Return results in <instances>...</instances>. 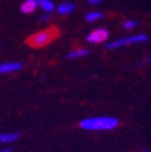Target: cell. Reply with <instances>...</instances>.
<instances>
[{
	"label": "cell",
	"mask_w": 151,
	"mask_h": 152,
	"mask_svg": "<svg viewBox=\"0 0 151 152\" xmlns=\"http://www.w3.org/2000/svg\"><path fill=\"white\" fill-rule=\"evenodd\" d=\"M56 35H57L56 28L42 30V31L35 33V34H33L32 37L29 38V44H30V46H33V48H42V46L49 44Z\"/></svg>",
	"instance_id": "obj_3"
},
{
	"label": "cell",
	"mask_w": 151,
	"mask_h": 152,
	"mask_svg": "<svg viewBox=\"0 0 151 152\" xmlns=\"http://www.w3.org/2000/svg\"><path fill=\"white\" fill-rule=\"evenodd\" d=\"M49 19H50V12H44L40 16V20H42V22H44V20H49Z\"/></svg>",
	"instance_id": "obj_14"
},
{
	"label": "cell",
	"mask_w": 151,
	"mask_h": 152,
	"mask_svg": "<svg viewBox=\"0 0 151 152\" xmlns=\"http://www.w3.org/2000/svg\"><path fill=\"white\" fill-rule=\"evenodd\" d=\"M147 39H148V35L147 34L127 35V37H121V38H119V39H114V41L106 44V49H109V50H114V49H119V48L144 44V42H147Z\"/></svg>",
	"instance_id": "obj_2"
},
{
	"label": "cell",
	"mask_w": 151,
	"mask_h": 152,
	"mask_svg": "<svg viewBox=\"0 0 151 152\" xmlns=\"http://www.w3.org/2000/svg\"><path fill=\"white\" fill-rule=\"evenodd\" d=\"M0 50H1V44H0Z\"/></svg>",
	"instance_id": "obj_16"
},
{
	"label": "cell",
	"mask_w": 151,
	"mask_h": 152,
	"mask_svg": "<svg viewBox=\"0 0 151 152\" xmlns=\"http://www.w3.org/2000/svg\"><path fill=\"white\" fill-rule=\"evenodd\" d=\"M119 120L116 117L110 115H99V117H87L83 118L79 122V126L83 130H91V132H98V130H113L119 126Z\"/></svg>",
	"instance_id": "obj_1"
},
{
	"label": "cell",
	"mask_w": 151,
	"mask_h": 152,
	"mask_svg": "<svg viewBox=\"0 0 151 152\" xmlns=\"http://www.w3.org/2000/svg\"><path fill=\"white\" fill-rule=\"evenodd\" d=\"M22 68L23 64L21 61H4V63H0V75L19 72Z\"/></svg>",
	"instance_id": "obj_5"
},
{
	"label": "cell",
	"mask_w": 151,
	"mask_h": 152,
	"mask_svg": "<svg viewBox=\"0 0 151 152\" xmlns=\"http://www.w3.org/2000/svg\"><path fill=\"white\" fill-rule=\"evenodd\" d=\"M0 152H13V149L10 148V147H6V148H1Z\"/></svg>",
	"instance_id": "obj_15"
},
{
	"label": "cell",
	"mask_w": 151,
	"mask_h": 152,
	"mask_svg": "<svg viewBox=\"0 0 151 152\" xmlns=\"http://www.w3.org/2000/svg\"><path fill=\"white\" fill-rule=\"evenodd\" d=\"M143 152H151V151H143Z\"/></svg>",
	"instance_id": "obj_17"
},
{
	"label": "cell",
	"mask_w": 151,
	"mask_h": 152,
	"mask_svg": "<svg viewBox=\"0 0 151 152\" xmlns=\"http://www.w3.org/2000/svg\"><path fill=\"white\" fill-rule=\"evenodd\" d=\"M37 8V3H35V0H25L22 4H21V11L23 14H33Z\"/></svg>",
	"instance_id": "obj_9"
},
{
	"label": "cell",
	"mask_w": 151,
	"mask_h": 152,
	"mask_svg": "<svg viewBox=\"0 0 151 152\" xmlns=\"http://www.w3.org/2000/svg\"><path fill=\"white\" fill-rule=\"evenodd\" d=\"M91 53L90 49H86V48H78V49H74L67 54V58L68 60H79V58H83V57H87L88 54Z\"/></svg>",
	"instance_id": "obj_6"
},
{
	"label": "cell",
	"mask_w": 151,
	"mask_h": 152,
	"mask_svg": "<svg viewBox=\"0 0 151 152\" xmlns=\"http://www.w3.org/2000/svg\"><path fill=\"white\" fill-rule=\"evenodd\" d=\"M56 10L60 15H69L71 12L75 11V4L71 3V1H63V3H60L57 6Z\"/></svg>",
	"instance_id": "obj_8"
},
{
	"label": "cell",
	"mask_w": 151,
	"mask_h": 152,
	"mask_svg": "<svg viewBox=\"0 0 151 152\" xmlns=\"http://www.w3.org/2000/svg\"><path fill=\"white\" fill-rule=\"evenodd\" d=\"M139 22L138 20H135V19H125V20H123V23H121V27L124 28V30H133L135 27H138Z\"/></svg>",
	"instance_id": "obj_12"
},
{
	"label": "cell",
	"mask_w": 151,
	"mask_h": 152,
	"mask_svg": "<svg viewBox=\"0 0 151 152\" xmlns=\"http://www.w3.org/2000/svg\"><path fill=\"white\" fill-rule=\"evenodd\" d=\"M109 35H110V33L106 27H97L88 33L87 37H86V41L93 45H99V44L106 42L109 39Z\"/></svg>",
	"instance_id": "obj_4"
},
{
	"label": "cell",
	"mask_w": 151,
	"mask_h": 152,
	"mask_svg": "<svg viewBox=\"0 0 151 152\" xmlns=\"http://www.w3.org/2000/svg\"><path fill=\"white\" fill-rule=\"evenodd\" d=\"M104 12H101V11H90V12L86 14V20L90 23H94L101 20V19H104Z\"/></svg>",
	"instance_id": "obj_11"
},
{
	"label": "cell",
	"mask_w": 151,
	"mask_h": 152,
	"mask_svg": "<svg viewBox=\"0 0 151 152\" xmlns=\"http://www.w3.org/2000/svg\"><path fill=\"white\" fill-rule=\"evenodd\" d=\"M105 0H87V3L90 4V6H99L101 3H104Z\"/></svg>",
	"instance_id": "obj_13"
},
{
	"label": "cell",
	"mask_w": 151,
	"mask_h": 152,
	"mask_svg": "<svg viewBox=\"0 0 151 152\" xmlns=\"http://www.w3.org/2000/svg\"><path fill=\"white\" fill-rule=\"evenodd\" d=\"M19 139H21V133H18V132H13V133H0V145L15 142L16 140H19Z\"/></svg>",
	"instance_id": "obj_7"
},
{
	"label": "cell",
	"mask_w": 151,
	"mask_h": 152,
	"mask_svg": "<svg viewBox=\"0 0 151 152\" xmlns=\"http://www.w3.org/2000/svg\"><path fill=\"white\" fill-rule=\"evenodd\" d=\"M35 3L37 7H40L44 12H52L55 10V4L52 0H35Z\"/></svg>",
	"instance_id": "obj_10"
}]
</instances>
